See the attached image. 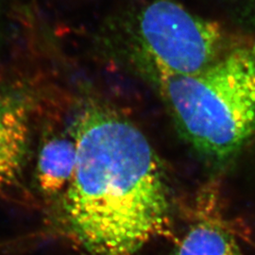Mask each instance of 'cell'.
I'll use <instances>...</instances> for the list:
<instances>
[{
	"label": "cell",
	"instance_id": "7",
	"mask_svg": "<svg viewBox=\"0 0 255 255\" xmlns=\"http://www.w3.org/2000/svg\"><path fill=\"white\" fill-rule=\"evenodd\" d=\"M237 13L241 22L255 24V0H237Z\"/></svg>",
	"mask_w": 255,
	"mask_h": 255
},
{
	"label": "cell",
	"instance_id": "4",
	"mask_svg": "<svg viewBox=\"0 0 255 255\" xmlns=\"http://www.w3.org/2000/svg\"><path fill=\"white\" fill-rule=\"evenodd\" d=\"M30 101L20 89L0 88V191L18 182L30 141Z\"/></svg>",
	"mask_w": 255,
	"mask_h": 255
},
{
	"label": "cell",
	"instance_id": "1",
	"mask_svg": "<svg viewBox=\"0 0 255 255\" xmlns=\"http://www.w3.org/2000/svg\"><path fill=\"white\" fill-rule=\"evenodd\" d=\"M77 161L64 193V221L91 255H133L171 221L168 188L144 133L101 105L86 107L75 135Z\"/></svg>",
	"mask_w": 255,
	"mask_h": 255
},
{
	"label": "cell",
	"instance_id": "3",
	"mask_svg": "<svg viewBox=\"0 0 255 255\" xmlns=\"http://www.w3.org/2000/svg\"><path fill=\"white\" fill-rule=\"evenodd\" d=\"M138 35L147 72L191 75L217 60L235 40L219 23L173 0H155L142 11Z\"/></svg>",
	"mask_w": 255,
	"mask_h": 255
},
{
	"label": "cell",
	"instance_id": "5",
	"mask_svg": "<svg viewBox=\"0 0 255 255\" xmlns=\"http://www.w3.org/2000/svg\"><path fill=\"white\" fill-rule=\"evenodd\" d=\"M77 161L76 140L57 137L40 151L37 164L39 187L47 196L64 193L73 177Z\"/></svg>",
	"mask_w": 255,
	"mask_h": 255
},
{
	"label": "cell",
	"instance_id": "6",
	"mask_svg": "<svg viewBox=\"0 0 255 255\" xmlns=\"http://www.w3.org/2000/svg\"><path fill=\"white\" fill-rule=\"evenodd\" d=\"M170 255H245L237 240L219 224L201 221L189 229Z\"/></svg>",
	"mask_w": 255,
	"mask_h": 255
},
{
	"label": "cell",
	"instance_id": "2",
	"mask_svg": "<svg viewBox=\"0 0 255 255\" xmlns=\"http://www.w3.org/2000/svg\"><path fill=\"white\" fill-rule=\"evenodd\" d=\"M181 135L215 164L232 159L255 135V39L236 40L191 75L149 72Z\"/></svg>",
	"mask_w": 255,
	"mask_h": 255
}]
</instances>
